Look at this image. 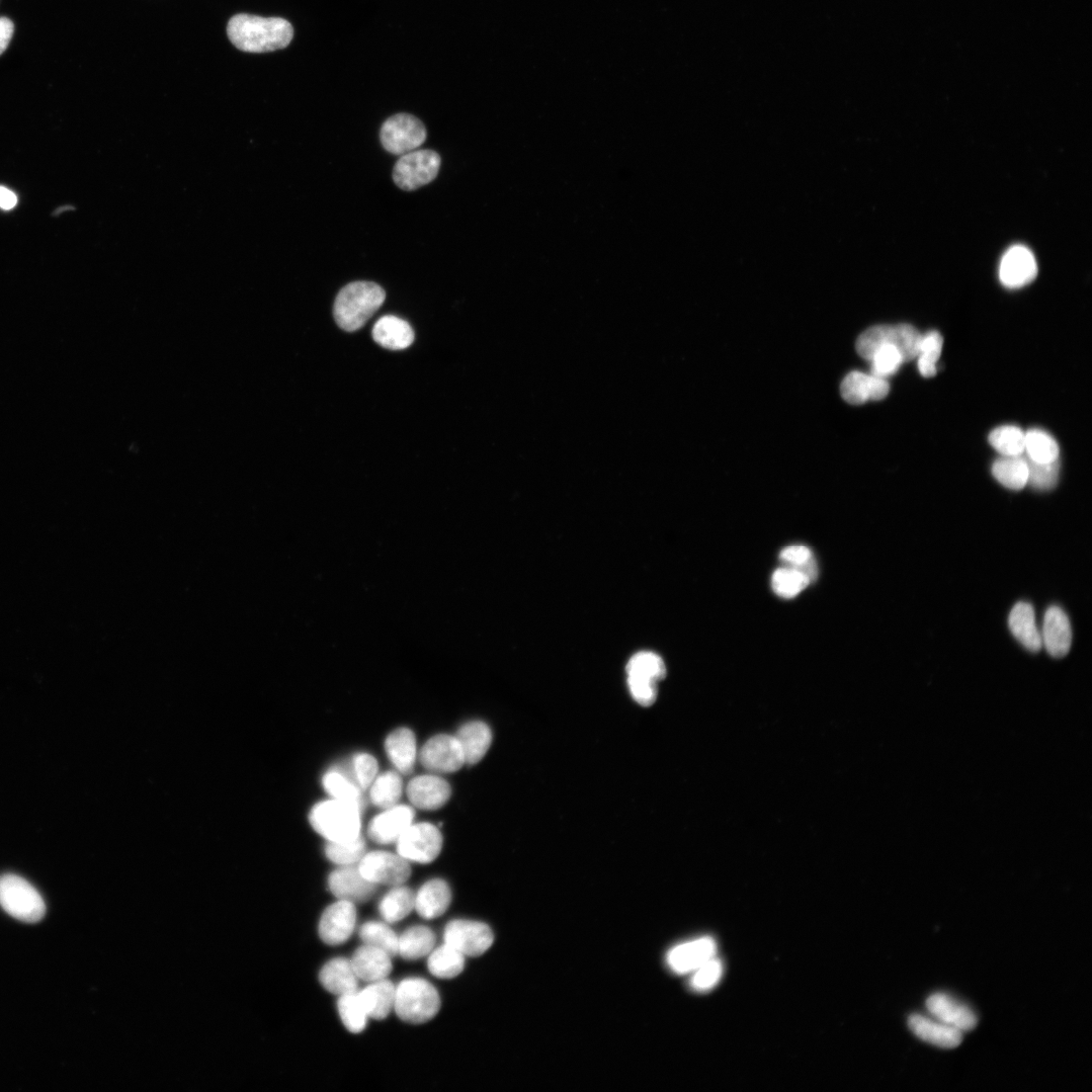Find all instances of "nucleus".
Segmentation results:
<instances>
[{"instance_id": "nucleus-1", "label": "nucleus", "mask_w": 1092, "mask_h": 1092, "mask_svg": "<svg viewBox=\"0 0 1092 1092\" xmlns=\"http://www.w3.org/2000/svg\"><path fill=\"white\" fill-rule=\"evenodd\" d=\"M227 35L240 51L269 53L288 47L293 40L294 29L282 18L240 14L229 21Z\"/></svg>"}, {"instance_id": "nucleus-2", "label": "nucleus", "mask_w": 1092, "mask_h": 1092, "mask_svg": "<svg viewBox=\"0 0 1092 1092\" xmlns=\"http://www.w3.org/2000/svg\"><path fill=\"white\" fill-rule=\"evenodd\" d=\"M385 299V290L376 283H351L335 299V321L346 331H357L379 310Z\"/></svg>"}, {"instance_id": "nucleus-3", "label": "nucleus", "mask_w": 1092, "mask_h": 1092, "mask_svg": "<svg viewBox=\"0 0 1092 1092\" xmlns=\"http://www.w3.org/2000/svg\"><path fill=\"white\" fill-rule=\"evenodd\" d=\"M361 811L356 804L334 799L314 806L309 821L328 842H351L361 833Z\"/></svg>"}, {"instance_id": "nucleus-4", "label": "nucleus", "mask_w": 1092, "mask_h": 1092, "mask_svg": "<svg viewBox=\"0 0 1092 1092\" xmlns=\"http://www.w3.org/2000/svg\"><path fill=\"white\" fill-rule=\"evenodd\" d=\"M394 1010L401 1021L422 1025L439 1014L441 997L434 985L425 979H404L396 987Z\"/></svg>"}, {"instance_id": "nucleus-5", "label": "nucleus", "mask_w": 1092, "mask_h": 1092, "mask_svg": "<svg viewBox=\"0 0 1092 1092\" xmlns=\"http://www.w3.org/2000/svg\"><path fill=\"white\" fill-rule=\"evenodd\" d=\"M922 334L910 324L895 326L879 325L866 330L857 342V352L867 361L885 345L895 346L901 353L904 363L914 360L919 351Z\"/></svg>"}, {"instance_id": "nucleus-6", "label": "nucleus", "mask_w": 1092, "mask_h": 1092, "mask_svg": "<svg viewBox=\"0 0 1092 1092\" xmlns=\"http://www.w3.org/2000/svg\"><path fill=\"white\" fill-rule=\"evenodd\" d=\"M0 905L14 918L28 923L40 921L46 906L39 892L16 875L0 877Z\"/></svg>"}, {"instance_id": "nucleus-7", "label": "nucleus", "mask_w": 1092, "mask_h": 1092, "mask_svg": "<svg viewBox=\"0 0 1092 1092\" xmlns=\"http://www.w3.org/2000/svg\"><path fill=\"white\" fill-rule=\"evenodd\" d=\"M441 156L433 150H417L400 157L393 179L403 191H414L432 183L438 176Z\"/></svg>"}, {"instance_id": "nucleus-8", "label": "nucleus", "mask_w": 1092, "mask_h": 1092, "mask_svg": "<svg viewBox=\"0 0 1092 1092\" xmlns=\"http://www.w3.org/2000/svg\"><path fill=\"white\" fill-rule=\"evenodd\" d=\"M442 848L443 836L431 823L411 824L397 841L398 855L419 864L435 861Z\"/></svg>"}, {"instance_id": "nucleus-9", "label": "nucleus", "mask_w": 1092, "mask_h": 1092, "mask_svg": "<svg viewBox=\"0 0 1092 1092\" xmlns=\"http://www.w3.org/2000/svg\"><path fill=\"white\" fill-rule=\"evenodd\" d=\"M381 143L394 155H404L422 146L427 139V129L422 121L408 114L389 118L382 126Z\"/></svg>"}, {"instance_id": "nucleus-10", "label": "nucleus", "mask_w": 1092, "mask_h": 1092, "mask_svg": "<svg viewBox=\"0 0 1092 1092\" xmlns=\"http://www.w3.org/2000/svg\"><path fill=\"white\" fill-rule=\"evenodd\" d=\"M445 944L464 956L479 957L493 944L491 929L485 923L457 919L449 923L444 933Z\"/></svg>"}, {"instance_id": "nucleus-11", "label": "nucleus", "mask_w": 1092, "mask_h": 1092, "mask_svg": "<svg viewBox=\"0 0 1092 1092\" xmlns=\"http://www.w3.org/2000/svg\"><path fill=\"white\" fill-rule=\"evenodd\" d=\"M357 909L354 903L340 900L328 906L319 922V937L328 946L345 944L355 932Z\"/></svg>"}, {"instance_id": "nucleus-12", "label": "nucleus", "mask_w": 1092, "mask_h": 1092, "mask_svg": "<svg viewBox=\"0 0 1092 1092\" xmlns=\"http://www.w3.org/2000/svg\"><path fill=\"white\" fill-rule=\"evenodd\" d=\"M358 868L367 880L376 885L400 886L411 875L407 860L400 855L387 852H373L365 855Z\"/></svg>"}, {"instance_id": "nucleus-13", "label": "nucleus", "mask_w": 1092, "mask_h": 1092, "mask_svg": "<svg viewBox=\"0 0 1092 1092\" xmlns=\"http://www.w3.org/2000/svg\"><path fill=\"white\" fill-rule=\"evenodd\" d=\"M423 766L435 773H455L465 764L464 753L456 736L438 735L431 738L419 755Z\"/></svg>"}, {"instance_id": "nucleus-14", "label": "nucleus", "mask_w": 1092, "mask_h": 1092, "mask_svg": "<svg viewBox=\"0 0 1092 1092\" xmlns=\"http://www.w3.org/2000/svg\"><path fill=\"white\" fill-rule=\"evenodd\" d=\"M1037 274V262L1029 248L1015 245L1005 252L999 267V279L1003 286L1022 288L1032 283Z\"/></svg>"}, {"instance_id": "nucleus-15", "label": "nucleus", "mask_w": 1092, "mask_h": 1092, "mask_svg": "<svg viewBox=\"0 0 1092 1092\" xmlns=\"http://www.w3.org/2000/svg\"><path fill=\"white\" fill-rule=\"evenodd\" d=\"M331 893L340 900L354 904L371 899L376 892V884L367 880L359 868L344 866L332 872L328 878Z\"/></svg>"}, {"instance_id": "nucleus-16", "label": "nucleus", "mask_w": 1092, "mask_h": 1092, "mask_svg": "<svg viewBox=\"0 0 1092 1092\" xmlns=\"http://www.w3.org/2000/svg\"><path fill=\"white\" fill-rule=\"evenodd\" d=\"M927 1009L937 1021L963 1033L974 1030L978 1023L977 1016L969 1006L945 993L930 996L927 1000Z\"/></svg>"}, {"instance_id": "nucleus-17", "label": "nucleus", "mask_w": 1092, "mask_h": 1092, "mask_svg": "<svg viewBox=\"0 0 1092 1092\" xmlns=\"http://www.w3.org/2000/svg\"><path fill=\"white\" fill-rule=\"evenodd\" d=\"M717 945L711 938H702L685 943L670 950L667 965L677 974L693 973L705 963L716 957Z\"/></svg>"}, {"instance_id": "nucleus-18", "label": "nucleus", "mask_w": 1092, "mask_h": 1092, "mask_svg": "<svg viewBox=\"0 0 1092 1092\" xmlns=\"http://www.w3.org/2000/svg\"><path fill=\"white\" fill-rule=\"evenodd\" d=\"M413 818L414 811L408 806L396 805L386 809L371 821L368 828L369 836L377 844H393L412 824Z\"/></svg>"}, {"instance_id": "nucleus-19", "label": "nucleus", "mask_w": 1092, "mask_h": 1092, "mask_svg": "<svg viewBox=\"0 0 1092 1092\" xmlns=\"http://www.w3.org/2000/svg\"><path fill=\"white\" fill-rule=\"evenodd\" d=\"M452 789L448 782L436 776H419L407 787V796L411 803L423 810L442 808L450 799Z\"/></svg>"}, {"instance_id": "nucleus-20", "label": "nucleus", "mask_w": 1092, "mask_h": 1092, "mask_svg": "<svg viewBox=\"0 0 1092 1092\" xmlns=\"http://www.w3.org/2000/svg\"><path fill=\"white\" fill-rule=\"evenodd\" d=\"M889 391L887 379L862 372L850 373L842 384V395L852 405H862L869 400L880 401L887 397Z\"/></svg>"}, {"instance_id": "nucleus-21", "label": "nucleus", "mask_w": 1092, "mask_h": 1092, "mask_svg": "<svg viewBox=\"0 0 1092 1092\" xmlns=\"http://www.w3.org/2000/svg\"><path fill=\"white\" fill-rule=\"evenodd\" d=\"M1042 642L1048 653L1055 658L1066 656L1072 644V630L1069 619L1059 607L1048 609L1044 619Z\"/></svg>"}, {"instance_id": "nucleus-22", "label": "nucleus", "mask_w": 1092, "mask_h": 1092, "mask_svg": "<svg viewBox=\"0 0 1092 1092\" xmlns=\"http://www.w3.org/2000/svg\"><path fill=\"white\" fill-rule=\"evenodd\" d=\"M911 1032L920 1040L943 1049H954L963 1041V1032L925 1016L912 1015L908 1020Z\"/></svg>"}, {"instance_id": "nucleus-23", "label": "nucleus", "mask_w": 1092, "mask_h": 1092, "mask_svg": "<svg viewBox=\"0 0 1092 1092\" xmlns=\"http://www.w3.org/2000/svg\"><path fill=\"white\" fill-rule=\"evenodd\" d=\"M452 901V892L448 883L441 879L427 882L415 895L417 913L425 919L442 916Z\"/></svg>"}, {"instance_id": "nucleus-24", "label": "nucleus", "mask_w": 1092, "mask_h": 1092, "mask_svg": "<svg viewBox=\"0 0 1092 1092\" xmlns=\"http://www.w3.org/2000/svg\"><path fill=\"white\" fill-rule=\"evenodd\" d=\"M372 334L378 345L392 351L405 350L414 341V331L409 323L392 315L379 319Z\"/></svg>"}, {"instance_id": "nucleus-25", "label": "nucleus", "mask_w": 1092, "mask_h": 1092, "mask_svg": "<svg viewBox=\"0 0 1092 1092\" xmlns=\"http://www.w3.org/2000/svg\"><path fill=\"white\" fill-rule=\"evenodd\" d=\"M351 963L358 978L367 982L386 979L392 971L391 957L368 945L355 952Z\"/></svg>"}, {"instance_id": "nucleus-26", "label": "nucleus", "mask_w": 1092, "mask_h": 1092, "mask_svg": "<svg viewBox=\"0 0 1092 1092\" xmlns=\"http://www.w3.org/2000/svg\"><path fill=\"white\" fill-rule=\"evenodd\" d=\"M319 980L327 991L340 996L357 992L359 985L351 960L345 958H336L325 964L319 973Z\"/></svg>"}, {"instance_id": "nucleus-27", "label": "nucleus", "mask_w": 1092, "mask_h": 1092, "mask_svg": "<svg viewBox=\"0 0 1092 1092\" xmlns=\"http://www.w3.org/2000/svg\"><path fill=\"white\" fill-rule=\"evenodd\" d=\"M396 987L389 980L372 982L358 992L367 1015L377 1021L385 1020L394 1009Z\"/></svg>"}, {"instance_id": "nucleus-28", "label": "nucleus", "mask_w": 1092, "mask_h": 1092, "mask_svg": "<svg viewBox=\"0 0 1092 1092\" xmlns=\"http://www.w3.org/2000/svg\"><path fill=\"white\" fill-rule=\"evenodd\" d=\"M456 737L461 744L465 764L468 765L478 764L485 757L492 742L490 728L480 721L467 723L460 728Z\"/></svg>"}, {"instance_id": "nucleus-29", "label": "nucleus", "mask_w": 1092, "mask_h": 1092, "mask_svg": "<svg viewBox=\"0 0 1092 1092\" xmlns=\"http://www.w3.org/2000/svg\"><path fill=\"white\" fill-rule=\"evenodd\" d=\"M1009 625L1013 635L1029 651L1041 650L1042 635L1036 625L1035 612L1030 604H1017L1010 615Z\"/></svg>"}, {"instance_id": "nucleus-30", "label": "nucleus", "mask_w": 1092, "mask_h": 1092, "mask_svg": "<svg viewBox=\"0 0 1092 1092\" xmlns=\"http://www.w3.org/2000/svg\"><path fill=\"white\" fill-rule=\"evenodd\" d=\"M386 752L394 767L402 774H410L416 759V740L407 728L393 731L385 742Z\"/></svg>"}, {"instance_id": "nucleus-31", "label": "nucleus", "mask_w": 1092, "mask_h": 1092, "mask_svg": "<svg viewBox=\"0 0 1092 1092\" xmlns=\"http://www.w3.org/2000/svg\"><path fill=\"white\" fill-rule=\"evenodd\" d=\"M436 936L423 926L412 927L398 938V955L408 961L426 957L434 950Z\"/></svg>"}, {"instance_id": "nucleus-32", "label": "nucleus", "mask_w": 1092, "mask_h": 1092, "mask_svg": "<svg viewBox=\"0 0 1092 1092\" xmlns=\"http://www.w3.org/2000/svg\"><path fill=\"white\" fill-rule=\"evenodd\" d=\"M994 478L1004 487L1022 490L1028 485V460L1022 456L1006 457L996 460L992 466Z\"/></svg>"}, {"instance_id": "nucleus-33", "label": "nucleus", "mask_w": 1092, "mask_h": 1092, "mask_svg": "<svg viewBox=\"0 0 1092 1092\" xmlns=\"http://www.w3.org/2000/svg\"><path fill=\"white\" fill-rule=\"evenodd\" d=\"M415 906V895L407 887L395 886L385 895L379 911L385 921L394 923L408 916Z\"/></svg>"}, {"instance_id": "nucleus-34", "label": "nucleus", "mask_w": 1092, "mask_h": 1092, "mask_svg": "<svg viewBox=\"0 0 1092 1092\" xmlns=\"http://www.w3.org/2000/svg\"><path fill=\"white\" fill-rule=\"evenodd\" d=\"M465 966V956L445 944L438 948L429 958L430 972L440 979H453L460 975Z\"/></svg>"}, {"instance_id": "nucleus-35", "label": "nucleus", "mask_w": 1092, "mask_h": 1092, "mask_svg": "<svg viewBox=\"0 0 1092 1092\" xmlns=\"http://www.w3.org/2000/svg\"><path fill=\"white\" fill-rule=\"evenodd\" d=\"M323 788L336 800H341L364 808L362 789L347 775L333 770L323 777Z\"/></svg>"}, {"instance_id": "nucleus-36", "label": "nucleus", "mask_w": 1092, "mask_h": 1092, "mask_svg": "<svg viewBox=\"0 0 1092 1092\" xmlns=\"http://www.w3.org/2000/svg\"><path fill=\"white\" fill-rule=\"evenodd\" d=\"M944 339L940 332L930 331L922 335L918 355V370L922 377L933 378L938 373L937 364L943 352Z\"/></svg>"}, {"instance_id": "nucleus-37", "label": "nucleus", "mask_w": 1092, "mask_h": 1092, "mask_svg": "<svg viewBox=\"0 0 1092 1092\" xmlns=\"http://www.w3.org/2000/svg\"><path fill=\"white\" fill-rule=\"evenodd\" d=\"M810 583L803 572L787 566L776 570L772 577L773 591L782 599L796 598Z\"/></svg>"}, {"instance_id": "nucleus-38", "label": "nucleus", "mask_w": 1092, "mask_h": 1092, "mask_svg": "<svg viewBox=\"0 0 1092 1092\" xmlns=\"http://www.w3.org/2000/svg\"><path fill=\"white\" fill-rule=\"evenodd\" d=\"M371 786V801L379 808L389 809L396 806L402 795V780L394 772L381 775Z\"/></svg>"}, {"instance_id": "nucleus-39", "label": "nucleus", "mask_w": 1092, "mask_h": 1092, "mask_svg": "<svg viewBox=\"0 0 1092 1092\" xmlns=\"http://www.w3.org/2000/svg\"><path fill=\"white\" fill-rule=\"evenodd\" d=\"M989 443L1002 456H1022L1025 452L1026 434L1018 427L1004 426L991 432Z\"/></svg>"}, {"instance_id": "nucleus-40", "label": "nucleus", "mask_w": 1092, "mask_h": 1092, "mask_svg": "<svg viewBox=\"0 0 1092 1092\" xmlns=\"http://www.w3.org/2000/svg\"><path fill=\"white\" fill-rule=\"evenodd\" d=\"M360 938L365 945L378 948L391 958L398 955V937L385 923L369 921L360 929Z\"/></svg>"}, {"instance_id": "nucleus-41", "label": "nucleus", "mask_w": 1092, "mask_h": 1092, "mask_svg": "<svg viewBox=\"0 0 1092 1092\" xmlns=\"http://www.w3.org/2000/svg\"><path fill=\"white\" fill-rule=\"evenodd\" d=\"M628 676L641 677L655 682H660L666 677V666L663 659L653 652H639L635 654L627 664Z\"/></svg>"}, {"instance_id": "nucleus-42", "label": "nucleus", "mask_w": 1092, "mask_h": 1092, "mask_svg": "<svg viewBox=\"0 0 1092 1092\" xmlns=\"http://www.w3.org/2000/svg\"><path fill=\"white\" fill-rule=\"evenodd\" d=\"M1025 452L1029 460L1037 463H1051L1059 459V446L1055 439L1041 430H1032L1026 434Z\"/></svg>"}, {"instance_id": "nucleus-43", "label": "nucleus", "mask_w": 1092, "mask_h": 1092, "mask_svg": "<svg viewBox=\"0 0 1092 1092\" xmlns=\"http://www.w3.org/2000/svg\"><path fill=\"white\" fill-rule=\"evenodd\" d=\"M338 1007L341 1019L351 1033L360 1034L366 1029L369 1017L358 991L342 995Z\"/></svg>"}, {"instance_id": "nucleus-44", "label": "nucleus", "mask_w": 1092, "mask_h": 1092, "mask_svg": "<svg viewBox=\"0 0 1092 1092\" xmlns=\"http://www.w3.org/2000/svg\"><path fill=\"white\" fill-rule=\"evenodd\" d=\"M325 855L336 865L352 866L359 863L366 855V842L361 835L351 842H329L325 848Z\"/></svg>"}, {"instance_id": "nucleus-45", "label": "nucleus", "mask_w": 1092, "mask_h": 1092, "mask_svg": "<svg viewBox=\"0 0 1092 1092\" xmlns=\"http://www.w3.org/2000/svg\"><path fill=\"white\" fill-rule=\"evenodd\" d=\"M785 566L795 568L803 572L811 582L817 577V563L811 550L801 545L786 547L780 555Z\"/></svg>"}, {"instance_id": "nucleus-46", "label": "nucleus", "mask_w": 1092, "mask_h": 1092, "mask_svg": "<svg viewBox=\"0 0 1092 1092\" xmlns=\"http://www.w3.org/2000/svg\"><path fill=\"white\" fill-rule=\"evenodd\" d=\"M1029 478L1028 484L1039 491H1049L1056 487L1059 474V459L1051 463H1037L1028 460Z\"/></svg>"}, {"instance_id": "nucleus-47", "label": "nucleus", "mask_w": 1092, "mask_h": 1092, "mask_svg": "<svg viewBox=\"0 0 1092 1092\" xmlns=\"http://www.w3.org/2000/svg\"><path fill=\"white\" fill-rule=\"evenodd\" d=\"M870 362L872 363L871 374L887 379L897 373L904 360L895 346L885 345L874 354Z\"/></svg>"}, {"instance_id": "nucleus-48", "label": "nucleus", "mask_w": 1092, "mask_h": 1092, "mask_svg": "<svg viewBox=\"0 0 1092 1092\" xmlns=\"http://www.w3.org/2000/svg\"><path fill=\"white\" fill-rule=\"evenodd\" d=\"M378 773V763L372 755L361 753L353 760L352 772L346 773L362 790L368 789Z\"/></svg>"}, {"instance_id": "nucleus-49", "label": "nucleus", "mask_w": 1092, "mask_h": 1092, "mask_svg": "<svg viewBox=\"0 0 1092 1092\" xmlns=\"http://www.w3.org/2000/svg\"><path fill=\"white\" fill-rule=\"evenodd\" d=\"M722 974L723 965L715 957L693 972L691 986L699 992L708 991L719 983Z\"/></svg>"}, {"instance_id": "nucleus-50", "label": "nucleus", "mask_w": 1092, "mask_h": 1092, "mask_svg": "<svg viewBox=\"0 0 1092 1092\" xmlns=\"http://www.w3.org/2000/svg\"><path fill=\"white\" fill-rule=\"evenodd\" d=\"M628 687L631 696L639 705L649 707L655 703L657 682L641 677L628 676Z\"/></svg>"}, {"instance_id": "nucleus-51", "label": "nucleus", "mask_w": 1092, "mask_h": 1092, "mask_svg": "<svg viewBox=\"0 0 1092 1092\" xmlns=\"http://www.w3.org/2000/svg\"><path fill=\"white\" fill-rule=\"evenodd\" d=\"M15 31L14 23L8 18H0V55L9 47Z\"/></svg>"}, {"instance_id": "nucleus-52", "label": "nucleus", "mask_w": 1092, "mask_h": 1092, "mask_svg": "<svg viewBox=\"0 0 1092 1092\" xmlns=\"http://www.w3.org/2000/svg\"><path fill=\"white\" fill-rule=\"evenodd\" d=\"M18 198L11 190L0 187V208L11 210L16 207Z\"/></svg>"}]
</instances>
